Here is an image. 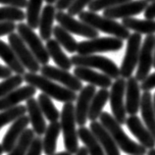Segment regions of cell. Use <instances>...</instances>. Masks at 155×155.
Listing matches in <instances>:
<instances>
[{
	"label": "cell",
	"mask_w": 155,
	"mask_h": 155,
	"mask_svg": "<svg viewBox=\"0 0 155 155\" xmlns=\"http://www.w3.org/2000/svg\"><path fill=\"white\" fill-rule=\"evenodd\" d=\"M140 88L143 91H150L151 89L155 88V72L151 75H148L141 81Z\"/></svg>",
	"instance_id": "41"
},
{
	"label": "cell",
	"mask_w": 155,
	"mask_h": 155,
	"mask_svg": "<svg viewBox=\"0 0 155 155\" xmlns=\"http://www.w3.org/2000/svg\"><path fill=\"white\" fill-rule=\"evenodd\" d=\"M0 4L23 9L27 7L28 0H0Z\"/></svg>",
	"instance_id": "43"
},
{
	"label": "cell",
	"mask_w": 155,
	"mask_h": 155,
	"mask_svg": "<svg viewBox=\"0 0 155 155\" xmlns=\"http://www.w3.org/2000/svg\"><path fill=\"white\" fill-rule=\"evenodd\" d=\"M78 134L79 138L87 147L88 155H106L103 147L89 129L85 128L84 126L80 127L78 130Z\"/></svg>",
	"instance_id": "28"
},
{
	"label": "cell",
	"mask_w": 155,
	"mask_h": 155,
	"mask_svg": "<svg viewBox=\"0 0 155 155\" xmlns=\"http://www.w3.org/2000/svg\"><path fill=\"white\" fill-rule=\"evenodd\" d=\"M96 92L95 85L88 84L81 89L77 97V104L75 106V115L77 124L83 127L87 121L88 111L91 107V100Z\"/></svg>",
	"instance_id": "15"
},
{
	"label": "cell",
	"mask_w": 155,
	"mask_h": 155,
	"mask_svg": "<svg viewBox=\"0 0 155 155\" xmlns=\"http://www.w3.org/2000/svg\"><path fill=\"white\" fill-rule=\"evenodd\" d=\"M60 119L65 148L68 152L76 154L79 149V134H78V130L76 129L77 121L75 115V105L73 102H67L63 105Z\"/></svg>",
	"instance_id": "4"
},
{
	"label": "cell",
	"mask_w": 155,
	"mask_h": 155,
	"mask_svg": "<svg viewBox=\"0 0 155 155\" xmlns=\"http://www.w3.org/2000/svg\"><path fill=\"white\" fill-rule=\"evenodd\" d=\"M141 35L137 34V32H134L129 36L126 53L120 67V75L124 79H129L132 77L138 63V57H140L141 47Z\"/></svg>",
	"instance_id": "8"
},
{
	"label": "cell",
	"mask_w": 155,
	"mask_h": 155,
	"mask_svg": "<svg viewBox=\"0 0 155 155\" xmlns=\"http://www.w3.org/2000/svg\"><path fill=\"white\" fill-rule=\"evenodd\" d=\"M55 20L61 27H63L65 30L71 34L84 36V38L89 39L98 38L99 35V31H96L95 28L81 21H78L73 16L65 13L64 11L57 12Z\"/></svg>",
	"instance_id": "11"
},
{
	"label": "cell",
	"mask_w": 155,
	"mask_h": 155,
	"mask_svg": "<svg viewBox=\"0 0 155 155\" xmlns=\"http://www.w3.org/2000/svg\"><path fill=\"white\" fill-rule=\"evenodd\" d=\"M140 84L136 77H130L127 79L126 83V111L130 115H137L140 108V101H141V94H140Z\"/></svg>",
	"instance_id": "17"
},
{
	"label": "cell",
	"mask_w": 155,
	"mask_h": 155,
	"mask_svg": "<svg viewBox=\"0 0 155 155\" xmlns=\"http://www.w3.org/2000/svg\"><path fill=\"white\" fill-rule=\"evenodd\" d=\"M26 13L20 8L7 6L0 7V23L1 22H23Z\"/></svg>",
	"instance_id": "36"
},
{
	"label": "cell",
	"mask_w": 155,
	"mask_h": 155,
	"mask_svg": "<svg viewBox=\"0 0 155 155\" xmlns=\"http://www.w3.org/2000/svg\"><path fill=\"white\" fill-rule=\"evenodd\" d=\"M61 133V125L58 121L51 122L46 128L44 133V137L42 140L43 152L46 155L54 154L57 148V140Z\"/></svg>",
	"instance_id": "27"
},
{
	"label": "cell",
	"mask_w": 155,
	"mask_h": 155,
	"mask_svg": "<svg viewBox=\"0 0 155 155\" xmlns=\"http://www.w3.org/2000/svg\"><path fill=\"white\" fill-rule=\"evenodd\" d=\"M56 17V8L52 4H47L43 7L39 19V35L42 40L51 38L53 35V23Z\"/></svg>",
	"instance_id": "23"
},
{
	"label": "cell",
	"mask_w": 155,
	"mask_h": 155,
	"mask_svg": "<svg viewBox=\"0 0 155 155\" xmlns=\"http://www.w3.org/2000/svg\"><path fill=\"white\" fill-rule=\"evenodd\" d=\"M3 152H4V150H3V147H2V145L0 144V155H2V154H3Z\"/></svg>",
	"instance_id": "51"
},
{
	"label": "cell",
	"mask_w": 155,
	"mask_h": 155,
	"mask_svg": "<svg viewBox=\"0 0 155 155\" xmlns=\"http://www.w3.org/2000/svg\"><path fill=\"white\" fill-rule=\"evenodd\" d=\"M0 58L7 64V67H9L12 72L22 76L26 74V68L20 62L13 48L2 40H0Z\"/></svg>",
	"instance_id": "26"
},
{
	"label": "cell",
	"mask_w": 155,
	"mask_h": 155,
	"mask_svg": "<svg viewBox=\"0 0 155 155\" xmlns=\"http://www.w3.org/2000/svg\"><path fill=\"white\" fill-rule=\"evenodd\" d=\"M147 155H155V148H152V149H149V151L146 153Z\"/></svg>",
	"instance_id": "49"
},
{
	"label": "cell",
	"mask_w": 155,
	"mask_h": 155,
	"mask_svg": "<svg viewBox=\"0 0 155 155\" xmlns=\"http://www.w3.org/2000/svg\"><path fill=\"white\" fill-rule=\"evenodd\" d=\"M124 46L123 39L118 38H95L78 43V54L88 55L101 52H115Z\"/></svg>",
	"instance_id": "6"
},
{
	"label": "cell",
	"mask_w": 155,
	"mask_h": 155,
	"mask_svg": "<svg viewBox=\"0 0 155 155\" xmlns=\"http://www.w3.org/2000/svg\"><path fill=\"white\" fill-rule=\"evenodd\" d=\"M18 34L23 38L24 41L26 42L28 47L30 48L32 54L35 55L36 60L38 61L40 65H47L49 62L50 56L48 54V51L46 49V46L43 45L42 39L39 38L38 35L34 31V30L28 26V24L25 23H19L17 25Z\"/></svg>",
	"instance_id": "7"
},
{
	"label": "cell",
	"mask_w": 155,
	"mask_h": 155,
	"mask_svg": "<svg viewBox=\"0 0 155 155\" xmlns=\"http://www.w3.org/2000/svg\"><path fill=\"white\" fill-rule=\"evenodd\" d=\"M74 75L81 81H87L89 84L99 87L101 88H108L112 85V79L105 74L92 70L91 68L87 67H76Z\"/></svg>",
	"instance_id": "21"
},
{
	"label": "cell",
	"mask_w": 155,
	"mask_h": 155,
	"mask_svg": "<svg viewBox=\"0 0 155 155\" xmlns=\"http://www.w3.org/2000/svg\"><path fill=\"white\" fill-rule=\"evenodd\" d=\"M27 107L25 105H17L15 107L3 110L0 112V130L2 127L10 123H13L18 118L26 115Z\"/></svg>",
	"instance_id": "35"
},
{
	"label": "cell",
	"mask_w": 155,
	"mask_h": 155,
	"mask_svg": "<svg viewBox=\"0 0 155 155\" xmlns=\"http://www.w3.org/2000/svg\"><path fill=\"white\" fill-rule=\"evenodd\" d=\"M126 125L133 136L137 137L140 143L146 149L155 148V138L143 122L140 119V117L137 115H130L126 120Z\"/></svg>",
	"instance_id": "16"
},
{
	"label": "cell",
	"mask_w": 155,
	"mask_h": 155,
	"mask_svg": "<svg viewBox=\"0 0 155 155\" xmlns=\"http://www.w3.org/2000/svg\"><path fill=\"white\" fill-rule=\"evenodd\" d=\"M8 40H9L10 46L13 48L20 62L23 64V66L27 70H28L31 73H38L40 71L41 67H40L39 62L36 60L35 55L32 54V52L28 47L26 42L24 41L19 34L12 32V34L8 35Z\"/></svg>",
	"instance_id": "10"
},
{
	"label": "cell",
	"mask_w": 155,
	"mask_h": 155,
	"mask_svg": "<svg viewBox=\"0 0 155 155\" xmlns=\"http://www.w3.org/2000/svg\"><path fill=\"white\" fill-rule=\"evenodd\" d=\"M35 93L36 88L31 84L17 87L0 98V111L15 107L22 101H27L31 97H34Z\"/></svg>",
	"instance_id": "19"
},
{
	"label": "cell",
	"mask_w": 155,
	"mask_h": 155,
	"mask_svg": "<svg viewBox=\"0 0 155 155\" xmlns=\"http://www.w3.org/2000/svg\"><path fill=\"white\" fill-rule=\"evenodd\" d=\"M144 16L146 19L155 20V0H153L144 10Z\"/></svg>",
	"instance_id": "45"
},
{
	"label": "cell",
	"mask_w": 155,
	"mask_h": 155,
	"mask_svg": "<svg viewBox=\"0 0 155 155\" xmlns=\"http://www.w3.org/2000/svg\"><path fill=\"white\" fill-rule=\"evenodd\" d=\"M153 107H154V111H155V93L153 95Z\"/></svg>",
	"instance_id": "52"
},
{
	"label": "cell",
	"mask_w": 155,
	"mask_h": 155,
	"mask_svg": "<svg viewBox=\"0 0 155 155\" xmlns=\"http://www.w3.org/2000/svg\"><path fill=\"white\" fill-rule=\"evenodd\" d=\"M24 77L22 75H14L7 78L3 81L0 83V98L5 96L7 93L14 91L23 84Z\"/></svg>",
	"instance_id": "37"
},
{
	"label": "cell",
	"mask_w": 155,
	"mask_h": 155,
	"mask_svg": "<svg viewBox=\"0 0 155 155\" xmlns=\"http://www.w3.org/2000/svg\"><path fill=\"white\" fill-rule=\"evenodd\" d=\"M53 35L61 46L64 47L69 53H75L78 49L77 40L71 35V32L66 31L63 27L55 26L53 28Z\"/></svg>",
	"instance_id": "31"
},
{
	"label": "cell",
	"mask_w": 155,
	"mask_h": 155,
	"mask_svg": "<svg viewBox=\"0 0 155 155\" xmlns=\"http://www.w3.org/2000/svg\"><path fill=\"white\" fill-rule=\"evenodd\" d=\"M40 72L41 75L48 78L52 81H58V83L62 84L65 87L71 89L73 91H81V89L83 88V83L81 81L79 80L75 75H72L69 71L64 70V69L53 67L50 65H43L40 68Z\"/></svg>",
	"instance_id": "13"
},
{
	"label": "cell",
	"mask_w": 155,
	"mask_h": 155,
	"mask_svg": "<svg viewBox=\"0 0 155 155\" xmlns=\"http://www.w3.org/2000/svg\"><path fill=\"white\" fill-rule=\"evenodd\" d=\"M126 83L124 78H118L111 85L110 91V106L113 113V117L119 122L121 125L126 124L127 120V111L124 97L126 94Z\"/></svg>",
	"instance_id": "9"
},
{
	"label": "cell",
	"mask_w": 155,
	"mask_h": 155,
	"mask_svg": "<svg viewBox=\"0 0 155 155\" xmlns=\"http://www.w3.org/2000/svg\"><path fill=\"white\" fill-rule=\"evenodd\" d=\"M99 120L112 136L120 150L129 155H145L147 153V149L143 145L137 143L127 136V134L122 129L121 124L113 117V115L108 112H102Z\"/></svg>",
	"instance_id": "1"
},
{
	"label": "cell",
	"mask_w": 155,
	"mask_h": 155,
	"mask_svg": "<svg viewBox=\"0 0 155 155\" xmlns=\"http://www.w3.org/2000/svg\"><path fill=\"white\" fill-rule=\"evenodd\" d=\"M147 1H148V2H152V1H153V0H147Z\"/></svg>",
	"instance_id": "54"
},
{
	"label": "cell",
	"mask_w": 155,
	"mask_h": 155,
	"mask_svg": "<svg viewBox=\"0 0 155 155\" xmlns=\"http://www.w3.org/2000/svg\"><path fill=\"white\" fill-rule=\"evenodd\" d=\"M140 110L144 125L155 138V111L153 107V97L149 91H143L141 94Z\"/></svg>",
	"instance_id": "24"
},
{
	"label": "cell",
	"mask_w": 155,
	"mask_h": 155,
	"mask_svg": "<svg viewBox=\"0 0 155 155\" xmlns=\"http://www.w3.org/2000/svg\"><path fill=\"white\" fill-rule=\"evenodd\" d=\"M78 16L80 21L87 24L96 31L114 35L115 38L125 40L128 39L130 35V30H128L122 23H118L116 20L107 18L105 16H100L95 12L83 11Z\"/></svg>",
	"instance_id": "3"
},
{
	"label": "cell",
	"mask_w": 155,
	"mask_h": 155,
	"mask_svg": "<svg viewBox=\"0 0 155 155\" xmlns=\"http://www.w3.org/2000/svg\"><path fill=\"white\" fill-rule=\"evenodd\" d=\"M128 1H130V0H92L91 3L88 5V9L91 12H98Z\"/></svg>",
	"instance_id": "38"
},
{
	"label": "cell",
	"mask_w": 155,
	"mask_h": 155,
	"mask_svg": "<svg viewBox=\"0 0 155 155\" xmlns=\"http://www.w3.org/2000/svg\"><path fill=\"white\" fill-rule=\"evenodd\" d=\"M74 1L75 0H57V2L55 3V8L58 11H64L68 9Z\"/></svg>",
	"instance_id": "44"
},
{
	"label": "cell",
	"mask_w": 155,
	"mask_h": 155,
	"mask_svg": "<svg viewBox=\"0 0 155 155\" xmlns=\"http://www.w3.org/2000/svg\"><path fill=\"white\" fill-rule=\"evenodd\" d=\"M89 130L99 141L106 155H121L120 149L117 146L114 138L100 122L92 121L89 125Z\"/></svg>",
	"instance_id": "20"
},
{
	"label": "cell",
	"mask_w": 155,
	"mask_h": 155,
	"mask_svg": "<svg viewBox=\"0 0 155 155\" xmlns=\"http://www.w3.org/2000/svg\"><path fill=\"white\" fill-rule=\"evenodd\" d=\"M92 0H75L71 4V6L68 8V14L71 16H77L84 11V9L87 6H88L91 3Z\"/></svg>",
	"instance_id": "39"
},
{
	"label": "cell",
	"mask_w": 155,
	"mask_h": 155,
	"mask_svg": "<svg viewBox=\"0 0 155 155\" xmlns=\"http://www.w3.org/2000/svg\"><path fill=\"white\" fill-rule=\"evenodd\" d=\"M52 155H73V154L70 153V152H68L66 150V151H61V152H58V153H54Z\"/></svg>",
	"instance_id": "48"
},
{
	"label": "cell",
	"mask_w": 155,
	"mask_h": 155,
	"mask_svg": "<svg viewBox=\"0 0 155 155\" xmlns=\"http://www.w3.org/2000/svg\"><path fill=\"white\" fill-rule=\"evenodd\" d=\"M148 5L147 0H130L120 5L105 9L103 11V16L114 20L130 18L143 12Z\"/></svg>",
	"instance_id": "14"
},
{
	"label": "cell",
	"mask_w": 155,
	"mask_h": 155,
	"mask_svg": "<svg viewBox=\"0 0 155 155\" xmlns=\"http://www.w3.org/2000/svg\"><path fill=\"white\" fill-rule=\"evenodd\" d=\"M43 151L42 147V140L40 137H35L34 140L30 145L28 152L26 155H41V152Z\"/></svg>",
	"instance_id": "40"
},
{
	"label": "cell",
	"mask_w": 155,
	"mask_h": 155,
	"mask_svg": "<svg viewBox=\"0 0 155 155\" xmlns=\"http://www.w3.org/2000/svg\"><path fill=\"white\" fill-rule=\"evenodd\" d=\"M28 124H30V118L26 115L18 118L17 120H15L11 124L10 128L8 129L7 133L5 134L2 140L1 145L3 147L4 152L9 153L11 151L12 148L16 144V142L18 141V140L21 137L23 133L26 130Z\"/></svg>",
	"instance_id": "18"
},
{
	"label": "cell",
	"mask_w": 155,
	"mask_h": 155,
	"mask_svg": "<svg viewBox=\"0 0 155 155\" xmlns=\"http://www.w3.org/2000/svg\"><path fill=\"white\" fill-rule=\"evenodd\" d=\"M42 2L43 0H28L26 19L28 26H30L32 30H35L39 26Z\"/></svg>",
	"instance_id": "32"
},
{
	"label": "cell",
	"mask_w": 155,
	"mask_h": 155,
	"mask_svg": "<svg viewBox=\"0 0 155 155\" xmlns=\"http://www.w3.org/2000/svg\"><path fill=\"white\" fill-rule=\"evenodd\" d=\"M45 46L50 58H52V60L54 61V63L57 66L61 69H64V70H70L73 66L71 58H69L65 54L64 51L62 50V46L60 45L56 39H48Z\"/></svg>",
	"instance_id": "25"
},
{
	"label": "cell",
	"mask_w": 155,
	"mask_h": 155,
	"mask_svg": "<svg viewBox=\"0 0 155 155\" xmlns=\"http://www.w3.org/2000/svg\"><path fill=\"white\" fill-rule=\"evenodd\" d=\"M153 67L155 68V46H154V60H153Z\"/></svg>",
	"instance_id": "53"
},
{
	"label": "cell",
	"mask_w": 155,
	"mask_h": 155,
	"mask_svg": "<svg viewBox=\"0 0 155 155\" xmlns=\"http://www.w3.org/2000/svg\"><path fill=\"white\" fill-rule=\"evenodd\" d=\"M17 28L14 22H1L0 23V36L10 35Z\"/></svg>",
	"instance_id": "42"
},
{
	"label": "cell",
	"mask_w": 155,
	"mask_h": 155,
	"mask_svg": "<svg viewBox=\"0 0 155 155\" xmlns=\"http://www.w3.org/2000/svg\"><path fill=\"white\" fill-rule=\"evenodd\" d=\"M110 96V91H108V88H101L100 91H96L94 96L91 100V107L88 111V120L96 121L100 117L102 110L104 108L105 104L108 102Z\"/></svg>",
	"instance_id": "30"
},
{
	"label": "cell",
	"mask_w": 155,
	"mask_h": 155,
	"mask_svg": "<svg viewBox=\"0 0 155 155\" xmlns=\"http://www.w3.org/2000/svg\"><path fill=\"white\" fill-rule=\"evenodd\" d=\"M12 76V70L9 67L6 66H2L0 65V79L5 80L7 78H9Z\"/></svg>",
	"instance_id": "46"
},
{
	"label": "cell",
	"mask_w": 155,
	"mask_h": 155,
	"mask_svg": "<svg viewBox=\"0 0 155 155\" xmlns=\"http://www.w3.org/2000/svg\"><path fill=\"white\" fill-rule=\"evenodd\" d=\"M154 46H155V35H148L143 40L140 47V57H138L137 70L136 79L138 81H142L149 75L150 70L153 67L154 60Z\"/></svg>",
	"instance_id": "12"
},
{
	"label": "cell",
	"mask_w": 155,
	"mask_h": 155,
	"mask_svg": "<svg viewBox=\"0 0 155 155\" xmlns=\"http://www.w3.org/2000/svg\"><path fill=\"white\" fill-rule=\"evenodd\" d=\"M76 155H88L87 147H85V146H81V147H79L78 151L76 152Z\"/></svg>",
	"instance_id": "47"
},
{
	"label": "cell",
	"mask_w": 155,
	"mask_h": 155,
	"mask_svg": "<svg viewBox=\"0 0 155 155\" xmlns=\"http://www.w3.org/2000/svg\"><path fill=\"white\" fill-rule=\"evenodd\" d=\"M38 102L44 117H45L50 123L51 122H56L59 120L61 114L59 113L58 109L55 107L54 103L52 102L51 97L44 94V93H40L38 97Z\"/></svg>",
	"instance_id": "33"
},
{
	"label": "cell",
	"mask_w": 155,
	"mask_h": 155,
	"mask_svg": "<svg viewBox=\"0 0 155 155\" xmlns=\"http://www.w3.org/2000/svg\"><path fill=\"white\" fill-rule=\"evenodd\" d=\"M72 64L76 67H87L91 69H98L103 74L107 75L111 79L120 78V68H118L113 60L105 56L88 54V55H73L71 57Z\"/></svg>",
	"instance_id": "5"
},
{
	"label": "cell",
	"mask_w": 155,
	"mask_h": 155,
	"mask_svg": "<svg viewBox=\"0 0 155 155\" xmlns=\"http://www.w3.org/2000/svg\"><path fill=\"white\" fill-rule=\"evenodd\" d=\"M122 24L128 30L134 31V32H137V34H143L146 35L155 34V20H140L130 17L122 20Z\"/></svg>",
	"instance_id": "29"
},
{
	"label": "cell",
	"mask_w": 155,
	"mask_h": 155,
	"mask_svg": "<svg viewBox=\"0 0 155 155\" xmlns=\"http://www.w3.org/2000/svg\"><path fill=\"white\" fill-rule=\"evenodd\" d=\"M35 132L32 129H26L25 132L23 133L21 137L19 138L18 141L16 142L14 147L12 148L11 151L8 153V155H26L30 145L34 140L35 137Z\"/></svg>",
	"instance_id": "34"
},
{
	"label": "cell",
	"mask_w": 155,
	"mask_h": 155,
	"mask_svg": "<svg viewBox=\"0 0 155 155\" xmlns=\"http://www.w3.org/2000/svg\"><path fill=\"white\" fill-rule=\"evenodd\" d=\"M24 81L35 88L41 91L42 93L59 102H74L77 100V93L62 85L57 84L52 80L36 73H26L24 75Z\"/></svg>",
	"instance_id": "2"
},
{
	"label": "cell",
	"mask_w": 155,
	"mask_h": 155,
	"mask_svg": "<svg viewBox=\"0 0 155 155\" xmlns=\"http://www.w3.org/2000/svg\"><path fill=\"white\" fill-rule=\"evenodd\" d=\"M26 107L28 118H30V123L32 126V130L36 136L41 137L45 133L47 127L44 115L39 107L38 100L35 99L34 97L28 98L26 102Z\"/></svg>",
	"instance_id": "22"
},
{
	"label": "cell",
	"mask_w": 155,
	"mask_h": 155,
	"mask_svg": "<svg viewBox=\"0 0 155 155\" xmlns=\"http://www.w3.org/2000/svg\"><path fill=\"white\" fill-rule=\"evenodd\" d=\"M45 2L47 4H54V3L57 2V0H45Z\"/></svg>",
	"instance_id": "50"
}]
</instances>
